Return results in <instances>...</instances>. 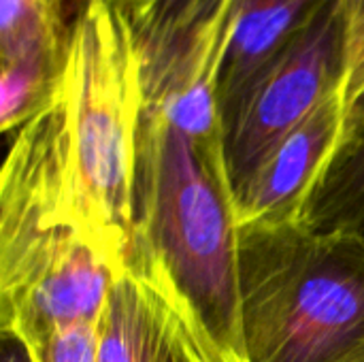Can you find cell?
<instances>
[{
  "label": "cell",
  "instance_id": "cell-11",
  "mask_svg": "<svg viewBox=\"0 0 364 362\" xmlns=\"http://www.w3.org/2000/svg\"><path fill=\"white\" fill-rule=\"evenodd\" d=\"M2 362H36V356L26 339L13 333H2Z\"/></svg>",
  "mask_w": 364,
  "mask_h": 362
},
{
  "label": "cell",
  "instance_id": "cell-2",
  "mask_svg": "<svg viewBox=\"0 0 364 362\" xmlns=\"http://www.w3.org/2000/svg\"><path fill=\"white\" fill-rule=\"evenodd\" d=\"M122 273L81 222L60 87L15 130L2 166L0 331L34 344L62 329L98 324Z\"/></svg>",
  "mask_w": 364,
  "mask_h": 362
},
{
  "label": "cell",
  "instance_id": "cell-12",
  "mask_svg": "<svg viewBox=\"0 0 364 362\" xmlns=\"http://www.w3.org/2000/svg\"><path fill=\"white\" fill-rule=\"evenodd\" d=\"M109 6H113L115 11H119L128 21L141 17L156 0H105Z\"/></svg>",
  "mask_w": 364,
  "mask_h": 362
},
{
  "label": "cell",
  "instance_id": "cell-1",
  "mask_svg": "<svg viewBox=\"0 0 364 362\" xmlns=\"http://www.w3.org/2000/svg\"><path fill=\"white\" fill-rule=\"evenodd\" d=\"M239 222L222 130L139 117L132 245L126 269L149 280L224 361H243Z\"/></svg>",
  "mask_w": 364,
  "mask_h": 362
},
{
  "label": "cell",
  "instance_id": "cell-13",
  "mask_svg": "<svg viewBox=\"0 0 364 362\" xmlns=\"http://www.w3.org/2000/svg\"><path fill=\"white\" fill-rule=\"evenodd\" d=\"M207 354H209V362H228V361H224L218 352H213V350H207Z\"/></svg>",
  "mask_w": 364,
  "mask_h": 362
},
{
  "label": "cell",
  "instance_id": "cell-10",
  "mask_svg": "<svg viewBox=\"0 0 364 362\" xmlns=\"http://www.w3.org/2000/svg\"><path fill=\"white\" fill-rule=\"evenodd\" d=\"M98 324H79L55 331L34 344L36 362H96Z\"/></svg>",
  "mask_w": 364,
  "mask_h": 362
},
{
  "label": "cell",
  "instance_id": "cell-3",
  "mask_svg": "<svg viewBox=\"0 0 364 362\" xmlns=\"http://www.w3.org/2000/svg\"><path fill=\"white\" fill-rule=\"evenodd\" d=\"M245 362L364 361V241L301 222L239 228Z\"/></svg>",
  "mask_w": 364,
  "mask_h": 362
},
{
  "label": "cell",
  "instance_id": "cell-4",
  "mask_svg": "<svg viewBox=\"0 0 364 362\" xmlns=\"http://www.w3.org/2000/svg\"><path fill=\"white\" fill-rule=\"evenodd\" d=\"M62 87L81 222L94 243L126 271L141 85L130 21L105 0H79Z\"/></svg>",
  "mask_w": 364,
  "mask_h": 362
},
{
  "label": "cell",
  "instance_id": "cell-9",
  "mask_svg": "<svg viewBox=\"0 0 364 362\" xmlns=\"http://www.w3.org/2000/svg\"><path fill=\"white\" fill-rule=\"evenodd\" d=\"M324 0H235L228 49L218 85L222 111L284 47Z\"/></svg>",
  "mask_w": 364,
  "mask_h": 362
},
{
  "label": "cell",
  "instance_id": "cell-5",
  "mask_svg": "<svg viewBox=\"0 0 364 362\" xmlns=\"http://www.w3.org/2000/svg\"><path fill=\"white\" fill-rule=\"evenodd\" d=\"M364 60V0H324L220 111L232 194Z\"/></svg>",
  "mask_w": 364,
  "mask_h": 362
},
{
  "label": "cell",
  "instance_id": "cell-8",
  "mask_svg": "<svg viewBox=\"0 0 364 362\" xmlns=\"http://www.w3.org/2000/svg\"><path fill=\"white\" fill-rule=\"evenodd\" d=\"M299 222L316 233L364 241V90L352 98L341 139L311 186Z\"/></svg>",
  "mask_w": 364,
  "mask_h": 362
},
{
  "label": "cell",
  "instance_id": "cell-6",
  "mask_svg": "<svg viewBox=\"0 0 364 362\" xmlns=\"http://www.w3.org/2000/svg\"><path fill=\"white\" fill-rule=\"evenodd\" d=\"M360 90H364V60L348 83L292 128L232 194L239 228L299 222L311 186L341 139L352 98Z\"/></svg>",
  "mask_w": 364,
  "mask_h": 362
},
{
  "label": "cell",
  "instance_id": "cell-7",
  "mask_svg": "<svg viewBox=\"0 0 364 362\" xmlns=\"http://www.w3.org/2000/svg\"><path fill=\"white\" fill-rule=\"evenodd\" d=\"M209 346L149 280L124 271L111 286L96 362H209Z\"/></svg>",
  "mask_w": 364,
  "mask_h": 362
},
{
  "label": "cell",
  "instance_id": "cell-14",
  "mask_svg": "<svg viewBox=\"0 0 364 362\" xmlns=\"http://www.w3.org/2000/svg\"><path fill=\"white\" fill-rule=\"evenodd\" d=\"M360 362H364V361H360Z\"/></svg>",
  "mask_w": 364,
  "mask_h": 362
}]
</instances>
